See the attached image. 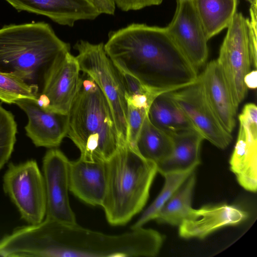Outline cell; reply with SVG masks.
<instances>
[{
	"label": "cell",
	"mask_w": 257,
	"mask_h": 257,
	"mask_svg": "<svg viewBox=\"0 0 257 257\" xmlns=\"http://www.w3.org/2000/svg\"><path fill=\"white\" fill-rule=\"evenodd\" d=\"M198 76L210 107L223 128L232 134L236 125L238 106L217 60L206 64Z\"/></svg>",
	"instance_id": "17"
},
{
	"label": "cell",
	"mask_w": 257,
	"mask_h": 257,
	"mask_svg": "<svg viewBox=\"0 0 257 257\" xmlns=\"http://www.w3.org/2000/svg\"><path fill=\"white\" fill-rule=\"evenodd\" d=\"M86 75V79L81 77L68 113L67 136L79 150L80 159L106 162L118 150L120 142L107 100Z\"/></svg>",
	"instance_id": "4"
},
{
	"label": "cell",
	"mask_w": 257,
	"mask_h": 257,
	"mask_svg": "<svg viewBox=\"0 0 257 257\" xmlns=\"http://www.w3.org/2000/svg\"><path fill=\"white\" fill-rule=\"evenodd\" d=\"M5 1L19 12L41 15L69 27L78 21L93 20L100 15L93 0Z\"/></svg>",
	"instance_id": "16"
},
{
	"label": "cell",
	"mask_w": 257,
	"mask_h": 257,
	"mask_svg": "<svg viewBox=\"0 0 257 257\" xmlns=\"http://www.w3.org/2000/svg\"><path fill=\"white\" fill-rule=\"evenodd\" d=\"M251 6L257 7V0H246Z\"/></svg>",
	"instance_id": "32"
},
{
	"label": "cell",
	"mask_w": 257,
	"mask_h": 257,
	"mask_svg": "<svg viewBox=\"0 0 257 257\" xmlns=\"http://www.w3.org/2000/svg\"><path fill=\"white\" fill-rule=\"evenodd\" d=\"M105 163L106 188L101 206L110 224L123 225L145 206L158 172L157 165L128 143L120 145Z\"/></svg>",
	"instance_id": "5"
},
{
	"label": "cell",
	"mask_w": 257,
	"mask_h": 257,
	"mask_svg": "<svg viewBox=\"0 0 257 257\" xmlns=\"http://www.w3.org/2000/svg\"><path fill=\"white\" fill-rule=\"evenodd\" d=\"M207 38L227 28L236 13L237 0H192Z\"/></svg>",
	"instance_id": "21"
},
{
	"label": "cell",
	"mask_w": 257,
	"mask_h": 257,
	"mask_svg": "<svg viewBox=\"0 0 257 257\" xmlns=\"http://www.w3.org/2000/svg\"><path fill=\"white\" fill-rule=\"evenodd\" d=\"M70 160L60 150L51 148L43 160L46 197V218L60 222L76 223L69 199Z\"/></svg>",
	"instance_id": "10"
},
{
	"label": "cell",
	"mask_w": 257,
	"mask_h": 257,
	"mask_svg": "<svg viewBox=\"0 0 257 257\" xmlns=\"http://www.w3.org/2000/svg\"><path fill=\"white\" fill-rule=\"evenodd\" d=\"M40 94L37 86L30 85L13 75L0 72V100L15 103L19 99L37 100Z\"/></svg>",
	"instance_id": "25"
},
{
	"label": "cell",
	"mask_w": 257,
	"mask_h": 257,
	"mask_svg": "<svg viewBox=\"0 0 257 257\" xmlns=\"http://www.w3.org/2000/svg\"><path fill=\"white\" fill-rule=\"evenodd\" d=\"M248 217L244 209L226 203L192 208L179 225V234L184 238L203 239L221 228L239 224Z\"/></svg>",
	"instance_id": "15"
},
{
	"label": "cell",
	"mask_w": 257,
	"mask_h": 257,
	"mask_svg": "<svg viewBox=\"0 0 257 257\" xmlns=\"http://www.w3.org/2000/svg\"><path fill=\"white\" fill-rule=\"evenodd\" d=\"M147 115L153 125L169 135L190 130H196L168 92L161 94L154 99L149 107Z\"/></svg>",
	"instance_id": "20"
},
{
	"label": "cell",
	"mask_w": 257,
	"mask_h": 257,
	"mask_svg": "<svg viewBox=\"0 0 257 257\" xmlns=\"http://www.w3.org/2000/svg\"><path fill=\"white\" fill-rule=\"evenodd\" d=\"M4 189L30 224L44 219L46 197L43 176L34 160L9 164L4 176Z\"/></svg>",
	"instance_id": "8"
},
{
	"label": "cell",
	"mask_w": 257,
	"mask_h": 257,
	"mask_svg": "<svg viewBox=\"0 0 257 257\" xmlns=\"http://www.w3.org/2000/svg\"><path fill=\"white\" fill-rule=\"evenodd\" d=\"M120 72L125 90L126 100L143 95L154 97L160 95L146 88L134 77Z\"/></svg>",
	"instance_id": "28"
},
{
	"label": "cell",
	"mask_w": 257,
	"mask_h": 257,
	"mask_svg": "<svg viewBox=\"0 0 257 257\" xmlns=\"http://www.w3.org/2000/svg\"><path fill=\"white\" fill-rule=\"evenodd\" d=\"M195 182L194 171L165 203L155 220L159 223L179 226L192 209V198Z\"/></svg>",
	"instance_id": "23"
},
{
	"label": "cell",
	"mask_w": 257,
	"mask_h": 257,
	"mask_svg": "<svg viewBox=\"0 0 257 257\" xmlns=\"http://www.w3.org/2000/svg\"><path fill=\"white\" fill-rule=\"evenodd\" d=\"M80 71L93 80L111 109L121 145L127 143L128 105L120 72L106 54L103 43L80 40L74 46Z\"/></svg>",
	"instance_id": "6"
},
{
	"label": "cell",
	"mask_w": 257,
	"mask_h": 257,
	"mask_svg": "<svg viewBox=\"0 0 257 257\" xmlns=\"http://www.w3.org/2000/svg\"><path fill=\"white\" fill-rule=\"evenodd\" d=\"M70 49L45 22L6 25L0 28V72L37 86L41 93L49 68Z\"/></svg>",
	"instance_id": "3"
},
{
	"label": "cell",
	"mask_w": 257,
	"mask_h": 257,
	"mask_svg": "<svg viewBox=\"0 0 257 257\" xmlns=\"http://www.w3.org/2000/svg\"><path fill=\"white\" fill-rule=\"evenodd\" d=\"M80 72L78 61L70 51L53 63L45 77L40 93L48 100L46 109L68 114L80 85Z\"/></svg>",
	"instance_id": "13"
},
{
	"label": "cell",
	"mask_w": 257,
	"mask_h": 257,
	"mask_svg": "<svg viewBox=\"0 0 257 257\" xmlns=\"http://www.w3.org/2000/svg\"><path fill=\"white\" fill-rule=\"evenodd\" d=\"M136 147L141 156L157 165L172 155L173 141L170 135L153 125L147 114Z\"/></svg>",
	"instance_id": "22"
},
{
	"label": "cell",
	"mask_w": 257,
	"mask_h": 257,
	"mask_svg": "<svg viewBox=\"0 0 257 257\" xmlns=\"http://www.w3.org/2000/svg\"><path fill=\"white\" fill-rule=\"evenodd\" d=\"M227 29L216 60L238 107L247 94L244 79L251 66L248 19L236 12Z\"/></svg>",
	"instance_id": "7"
},
{
	"label": "cell",
	"mask_w": 257,
	"mask_h": 257,
	"mask_svg": "<svg viewBox=\"0 0 257 257\" xmlns=\"http://www.w3.org/2000/svg\"><path fill=\"white\" fill-rule=\"evenodd\" d=\"M128 105L127 143L136 148V144L148 109ZM137 149V148H136Z\"/></svg>",
	"instance_id": "27"
},
{
	"label": "cell",
	"mask_w": 257,
	"mask_h": 257,
	"mask_svg": "<svg viewBox=\"0 0 257 257\" xmlns=\"http://www.w3.org/2000/svg\"><path fill=\"white\" fill-rule=\"evenodd\" d=\"M105 163L87 161L80 158L70 161L69 191L88 205L101 206L106 188Z\"/></svg>",
	"instance_id": "18"
},
{
	"label": "cell",
	"mask_w": 257,
	"mask_h": 257,
	"mask_svg": "<svg viewBox=\"0 0 257 257\" xmlns=\"http://www.w3.org/2000/svg\"><path fill=\"white\" fill-rule=\"evenodd\" d=\"M165 28L174 42L197 70L205 65L209 40L192 0H177L173 18Z\"/></svg>",
	"instance_id": "11"
},
{
	"label": "cell",
	"mask_w": 257,
	"mask_h": 257,
	"mask_svg": "<svg viewBox=\"0 0 257 257\" xmlns=\"http://www.w3.org/2000/svg\"><path fill=\"white\" fill-rule=\"evenodd\" d=\"M37 100L24 98L15 103L27 116L26 134L37 147L56 148L67 136L68 114L48 110Z\"/></svg>",
	"instance_id": "14"
},
{
	"label": "cell",
	"mask_w": 257,
	"mask_h": 257,
	"mask_svg": "<svg viewBox=\"0 0 257 257\" xmlns=\"http://www.w3.org/2000/svg\"><path fill=\"white\" fill-rule=\"evenodd\" d=\"M244 83L247 88L254 89L257 86V71L256 69L250 71L245 76Z\"/></svg>",
	"instance_id": "31"
},
{
	"label": "cell",
	"mask_w": 257,
	"mask_h": 257,
	"mask_svg": "<svg viewBox=\"0 0 257 257\" xmlns=\"http://www.w3.org/2000/svg\"><path fill=\"white\" fill-rule=\"evenodd\" d=\"M17 133V125L14 116L0 105V170L12 155Z\"/></svg>",
	"instance_id": "26"
},
{
	"label": "cell",
	"mask_w": 257,
	"mask_h": 257,
	"mask_svg": "<svg viewBox=\"0 0 257 257\" xmlns=\"http://www.w3.org/2000/svg\"><path fill=\"white\" fill-rule=\"evenodd\" d=\"M104 48L120 71L159 94L188 86L198 77L165 27L132 24L110 32Z\"/></svg>",
	"instance_id": "2"
},
{
	"label": "cell",
	"mask_w": 257,
	"mask_h": 257,
	"mask_svg": "<svg viewBox=\"0 0 257 257\" xmlns=\"http://www.w3.org/2000/svg\"><path fill=\"white\" fill-rule=\"evenodd\" d=\"M168 93L204 139L221 149L230 144L232 134L223 128L210 107L199 76L194 83Z\"/></svg>",
	"instance_id": "9"
},
{
	"label": "cell",
	"mask_w": 257,
	"mask_h": 257,
	"mask_svg": "<svg viewBox=\"0 0 257 257\" xmlns=\"http://www.w3.org/2000/svg\"><path fill=\"white\" fill-rule=\"evenodd\" d=\"M170 135L173 141V153L157 165L158 172L163 175L167 173L195 170L200 163V148L203 137L195 130Z\"/></svg>",
	"instance_id": "19"
},
{
	"label": "cell",
	"mask_w": 257,
	"mask_h": 257,
	"mask_svg": "<svg viewBox=\"0 0 257 257\" xmlns=\"http://www.w3.org/2000/svg\"><path fill=\"white\" fill-rule=\"evenodd\" d=\"M115 5L123 11L138 10L160 5L163 0H113Z\"/></svg>",
	"instance_id": "29"
},
{
	"label": "cell",
	"mask_w": 257,
	"mask_h": 257,
	"mask_svg": "<svg viewBox=\"0 0 257 257\" xmlns=\"http://www.w3.org/2000/svg\"><path fill=\"white\" fill-rule=\"evenodd\" d=\"M194 171V170H190L163 174L165 183L161 192L132 226L131 229L142 227L149 221L155 219L165 203Z\"/></svg>",
	"instance_id": "24"
},
{
	"label": "cell",
	"mask_w": 257,
	"mask_h": 257,
	"mask_svg": "<svg viewBox=\"0 0 257 257\" xmlns=\"http://www.w3.org/2000/svg\"><path fill=\"white\" fill-rule=\"evenodd\" d=\"M100 14L113 15L115 4L113 0H93Z\"/></svg>",
	"instance_id": "30"
},
{
	"label": "cell",
	"mask_w": 257,
	"mask_h": 257,
	"mask_svg": "<svg viewBox=\"0 0 257 257\" xmlns=\"http://www.w3.org/2000/svg\"><path fill=\"white\" fill-rule=\"evenodd\" d=\"M163 241L161 233L143 227L107 234L46 218L16 229L6 236L5 246L11 257H153Z\"/></svg>",
	"instance_id": "1"
},
{
	"label": "cell",
	"mask_w": 257,
	"mask_h": 257,
	"mask_svg": "<svg viewBox=\"0 0 257 257\" xmlns=\"http://www.w3.org/2000/svg\"><path fill=\"white\" fill-rule=\"evenodd\" d=\"M239 131L229 164L238 183L244 189H257V107L245 104L238 115Z\"/></svg>",
	"instance_id": "12"
}]
</instances>
